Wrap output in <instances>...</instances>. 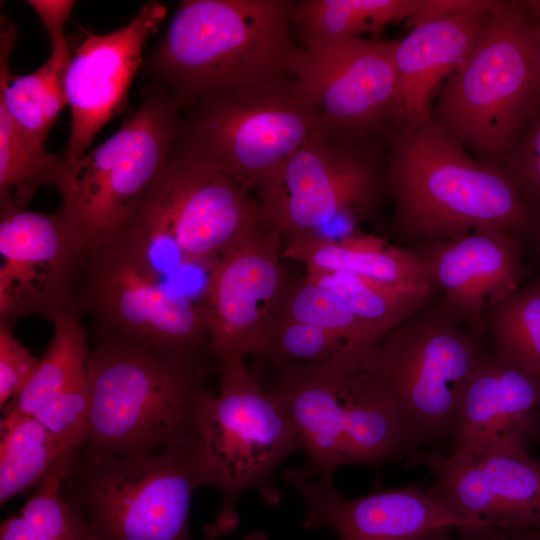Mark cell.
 Returning <instances> with one entry per match:
<instances>
[{
  "mask_svg": "<svg viewBox=\"0 0 540 540\" xmlns=\"http://www.w3.org/2000/svg\"><path fill=\"white\" fill-rule=\"evenodd\" d=\"M383 134L394 227L407 246L495 229L534 251L540 215L504 170L471 157L431 120L386 126Z\"/></svg>",
  "mask_w": 540,
  "mask_h": 540,
  "instance_id": "6da1fadb",
  "label": "cell"
},
{
  "mask_svg": "<svg viewBox=\"0 0 540 540\" xmlns=\"http://www.w3.org/2000/svg\"><path fill=\"white\" fill-rule=\"evenodd\" d=\"M296 2L185 0L143 60L180 112L219 93L292 76L301 50L291 37Z\"/></svg>",
  "mask_w": 540,
  "mask_h": 540,
  "instance_id": "7a4b0ae2",
  "label": "cell"
},
{
  "mask_svg": "<svg viewBox=\"0 0 540 540\" xmlns=\"http://www.w3.org/2000/svg\"><path fill=\"white\" fill-rule=\"evenodd\" d=\"M87 377L90 414L83 451L141 455L199 435L200 411L209 393L205 370L98 330Z\"/></svg>",
  "mask_w": 540,
  "mask_h": 540,
  "instance_id": "3957f363",
  "label": "cell"
},
{
  "mask_svg": "<svg viewBox=\"0 0 540 540\" xmlns=\"http://www.w3.org/2000/svg\"><path fill=\"white\" fill-rule=\"evenodd\" d=\"M261 373L296 429L306 477L333 479L345 465L412 463L420 453L396 407L363 370L278 363L254 374Z\"/></svg>",
  "mask_w": 540,
  "mask_h": 540,
  "instance_id": "277c9868",
  "label": "cell"
},
{
  "mask_svg": "<svg viewBox=\"0 0 540 540\" xmlns=\"http://www.w3.org/2000/svg\"><path fill=\"white\" fill-rule=\"evenodd\" d=\"M539 104L540 72L523 4L500 1L435 96L430 120L477 160L504 170Z\"/></svg>",
  "mask_w": 540,
  "mask_h": 540,
  "instance_id": "5b68a950",
  "label": "cell"
},
{
  "mask_svg": "<svg viewBox=\"0 0 540 540\" xmlns=\"http://www.w3.org/2000/svg\"><path fill=\"white\" fill-rule=\"evenodd\" d=\"M199 487H208V471L196 435L133 456L81 449L62 490L97 540H194L190 509Z\"/></svg>",
  "mask_w": 540,
  "mask_h": 540,
  "instance_id": "8992f818",
  "label": "cell"
},
{
  "mask_svg": "<svg viewBox=\"0 0 540 540\" xmlns=\"http://www.w3.org/2000/svg\"><path fill=\"white\" fill-rule=\"evenodd\" d=\"M490 351L485 334L435 297L382 339L362 369L399 412L420 453H442L461 391Z\"/></svg>",
  "mask_w": 540,
  "mask_h": 540,
  "instance_id": "52a82bcc",
  "label": "cell"
},
{
  "mask_svg": "<svg viewBox=\"0 0 540 540\" xmlns=\"http://www.w3.org/2000/svg\"><path fill=\"white\" fill-rule=\"evenodd\" d=\"M331 130L293 76L200 99L180 112L171 156L249 192L315 135Z\"/></svg>",
  "mask_w": 540,
  "mask_h": 540,
  "instance_id": "ba28073f",
  "label": "cell"
},
{
  "mask_svg": "<svg viewBox=\"0 0 540 540\" xmlns=\"http://www.w3.org/2000/svg\"><path fill=\"white\" fill-rule=\"evenodd\" d=\"M220 392L205 397L198 422L208 487L221 495L210 526L220 536L238 526L237 504L256 492L275 506L280 492L274 483L283 462L301 450L296 429L281 403L262 385L244 358L218 363Z\"/></svg>",
  "mask_w": 540,
  "mask_h": 540,
  "instance_id": "9c48e42d",
  "label": "cell"
},
{
  "mask_svg": "<svg viewBox=\"0 0 540 540\" xmlns=\"http://www.w3.org/2000/svg\"><path fill=\"white\" fill-rule=\"evenodd\" d=\"M179 121L167 90L148 82L138 108L110 138L73 162L63 161L52 187L89 256L113 237L161 173Z\"/></svg>",
  "mask_w": 540,
  "mask_h": 540,
  "instance_id": "30bf717a",
  "label": "cell"
},
{
  "mask_svg": "<svg viewBox=\"0 0 540 540\" xmlns=\"http://www.w3.org/2000/svg\"><path fill=\"white\" fill-rule=\"evenodd\" d=\"M383 156L374 137L315 135L255 187L265 220L291 236L323 234L341 218L368 215L389 193Z\"/></svg>",
  "mask_w": 540,
  "mask_h": 540,
  "instance_id": "8fae6325",
  "label": "cell"
},
{
  "mask_svg": "<svg viewBox=\"0 0 540 540\" xmlns=\"http://www.w3.org/2000/svg\"><path fill=\"white\" fill-rule=\"evenodd\" d=\"M0 320L75 310L88 248L61 210L40 213L0 198Z\"/></svg>",
  "mask_w": 540,
  "mask_h": 540,
  "instance_id": "7c38bea8",
  "label": "cell"
},
{
  "mask_svg": "<svg viewBox=\"0 0 540 540\" xmlns=\"http://www.w3.org/2000/svg\"><path fill=\"white\" fill-rule=\"evenodd\" d=\"M395 49L396 41L363 37L301 48L292 76L331 130L375 137L386 127L396 96Z\"/></svg>",
  "mask_w": 540,
  "mask_h": 540,
  "instance_id": "4fadbf2b",
  "label": "cell"
},
{
  "mask_svg": "<svg viewBox=\"0 0 540 540\" xmlns=\"http://www.w3.org/2000/svg\"><path fill=\"white\" fill-rule=\"evenodd\" d=\"M282 236L265 223L211 273L204 314L211 355L217 363L260 351L291 284L280 260Z\"/></svg>",
  "mask_w": 540,
  "mask_h": 540,
  "instance_id": "5bb4252c",
  "label": "cell"
},
{
  "mask_svg": "<svg viewBox=\"0 0 540 540\" xmlns=\"http://www.w3.org/2000/svg\"><path fill=\"white\" fill-rule=\"evenodd\" d=\"M166 13L165 5L150 1L126 26L107 34L88 33L75 49L65 77L71 112L62 155L66 162L86 154L98 132L125 110L129 87L143 63L145 43Z\"/></svg>",
  "mask_w": 540,
  "mask_h": 540,
  "instance_id": "9a60e30c",
  "label": "cell"
},
{
  "mask_svg": "<svg viewBox=\"0 0 540 540\" xmlns=\"http://www.w3.org/2000/svg\"><path fill=\"white\" fill-rule=\"evenodd\" d=\"M426 489L443 508L496 530L540 529V460L527 451L486 455L419 453Z\"/></svg>",
  "mask_w": 540,
  "mask_h": 540,
  "instance_id": "2e32d148",
  "label": "cell"
},
{
  "mask_svg": "<svg viewBox=\"0 0 540 540\" xmlns=\"http://www.w3.org/2000/svg\"><path fill=\"white\" fill-rule=\"evenodd\" d=\"M303 500V529L330 528L340 540H417L440 528L494 530L439 505L422 482L349 498L333 479L306 477L299 467L281 474Z\"/></svg>",
  "mask_w": 540,
  "mask_h": 540,
  "instance_id": "e0dca14e",
  "label": "cell"
},
{
  "mask_svg": "<svg viewBox=\"0 0 540 540\" xmlns=\"http://www.w3.org/2000/svg\"><path fill=\"white\" fill-rule=\"evenodd\" d=\"M408 247L421 261L436 296L462 323L480 331L487 310L528 276L530 251L501 230L478 229Z\"/></svg>",
  "mask_w": 540,
  "mask_h": 540,
  "instance_id": "ac0fdd59",
  "label": "cell"
},
{
  "mask_svg": "<svg viewBox=\"0 0 540 540\" xmlns=\"http://www.w3.org/2000/svg\"><path fill=\"white\" fill-rule=\"evenodd\" d=\"M540 408V376L491 351L464 385L450 455L527 451Z\"/></svg>",
  "mask_w": 540,
  "mask_h": 540,
  "instance_id": "d6986e66",
  "label": "cell"
},
{
  "mask_svg": "<svg viewBox=\"0 0 540 540\" xmlns=\"http://www.w3.org/2000/svg\"><path fill=\"white\" fill-rule=\"evenodd\" d=\"M499 3L478 0L464 10L431 13L396 41L398 84L386 126L430 121L437 89L473 48Z\"/></svg>",
  "mask_w": 540,
  "mask_h": 540,
  "instance_id": "ffe728a7",
  "label": "cell"
},
{
  "mask_svg": "<svg viewBox=\"0 0 540 540\" xmlns=\"http://www.w3.org/2000/svg\"><path fill=\"white\" fill-rule=\"evenodd\" d=\"M283 258L306 269L344 272L426 297H436L418 256L408 246L390 244L366 233L340 238L320 233L288 236Z\"/></svg>",
  "mask_w": 540,
  "mask_h": 540,
  "instance_id": "44dd1931",
  "label": "cell"
},
{
  "mask_svg": "<svg viewBox=\"0 0 540 540\" xmlns=\"http://www.w3.org/2000/svg\"><path fill=\"white\" fill-rule=\"evenodd\" d=\"M17 27L1 15L0 29V102L12 119L37 148L46 150L47 135L68 104L65 77L72 52L65 39L51 46L47 61L36 71L14 76L10 57L16 43Z\"/></svg>",
  "mask_w": 540,
  "mask_h": 540,
  "instance_id": "7402d4cb",
  "label": "cell"
},
{
  "mask_svg": "<svg viewBox=\"0 0 540 540\" xmlns=\"http://www.w3.org/2000/svg\"><path fill=\"white\" fill-rule=\"evenodd\" d=\"M423 0H303L296 3L292 26L305 49L364 33L378 35L386 26L412 19Z\"/></svg>",
  "mask_w": 540,
  "mask_h": 540,
  "instance_id": "603a6c76",
  "label": "cell"
},
{
  "mask_svg": "<svg viewBox=\"0 0 540 540\" xmlns=\"http://www.w3.org/2000/svg\"><path fill=\"white\" fill-rule=\"evenodd\" d=\"M79 452L60 454L25 504L1 522L0 540H97L82 510L62 490Z\"/></svg>",
  "mask_w": 540,
  "mask_h": 540,
  "instance_id": "cb8c5ba5",
  "label": "cell"
},
{
  "mask_svg": "<svg viewBox=\"0 0 540 540\" xmlns=\"http://www.w3.org/2000/svg\"><path fill=\"white\" fill-rule=\"evenodd\" d=\"M51 321L53 335L38 368L19 396L2 408L3 420L32 416L87 370L90 350L76 312L60 311Z\"/></svg>",
  "mask_w": 540,
  "mask_h": 540,
  "instance_id": "d4e9b609",
  "label": "cell"
},
{
  "mask_svg": "<svg viewBox=\"0 0 540 540\" xmlns=\"http://www.w3.org/2000/svg\"><path fill=\"white\" fill-rule=\"evenodd\" d=\"M483 331L490 351L540 376V272L485 313Z\"/></svg>",
  "mask_w": 540,
  "mask_h": 540,
  "instance_id": "484cf974",
  "label": "cell"
},
{
  "mask_svg": "<svg viewBox=\"0 0 540 540\" xmlns=\"http://www.w3.org/2000/svg\"><path fill=\"white\" fill-rule=\"evenodd\" d=\"M304 278L348 309L382 339L416 309L435 298L344 272L306 269Z\"/></svg>",
  "mask_w": 540,
  "mask_h": 540,
  "instance_id": "4316f807",
  "label": "cell"
},
{
  "mask_svg": "<svg viewBox=\"0 0 540 540\" xmlns=\"http://www.w3.org/2000/svg\"><path fill=\"white\" fill-rule=\"evenodd\" d=\"M0 504L35 488L60 456L44 426L33 416L1 419Z\"/></svg>",
  "mask_w": 540,
  "mask_h": 540,
  "instance_id": "83f0119b",
  "label": "cell"
},
{
  "mask_svg": "<svg viewBox=\"0 0 540 540\" xmlns=\"http://www.w3.org/2000/svg\"><path fill=\"white\" fill-rule=\"evenodd\" d=\"M281 312L344 342L362 369L382 341L363 321L304 277L290 284Z\"/></svg>",
  "mask_w": 540,
  "mask_h": 540,
  "instance_id": "f1b7e54d",
  "label": "cell"
},
{
  "mask_svg": "<svg viewBox=\"0 0 540 540\" xmlns=\"http://www.w3.org/2000/svg\"><path fill=\"white\" fill-rule=\"evenodd\" d=\"M254 357L256 372L278 363L333 364L350 371L362 369L344 342L319 328L288 317L281 308Z\"/></svg>",
  "mask_w": 540,
  "mask_h": 540,
  "instance_id": "f546056e",
  "label": "cell"
},
{
  "mask_svg": "<svg viewBox=\"0 0 540 540\" xmlns=\"http://www.w3.org/2000/svg\"><path fill=\"white\" fill-rule=\"evenodd\" d=\"M63 161L31 143L0 102V198L24 207L38 188L53 185Z\"/></svg>",
  "mask_w": 540,
  "mask_h": 540,
  "instance_id": "4dcf8cb0",
  "label": "cell"
},
{
  "mask_svg": "<svg viewBox=\"0 0 540 540\" xmlns=\"http://www.w3.org/2000/svg\"><path fill=\"white\" fill-rule=\"evenodd\" d=\"M89 414L90 395L86 370L74 383L49 400L32 416L49 432L61 454L82 448L88 429Z\"/></svg>",
  "mask_w": 540,
  "mask_h": 540,
  "instance_id": "1f68e13d",
  "label": "cell"
},
{
  "mask_svg": "<svg viewBox=\"0 0 540 540\" xmlns=\"http://www.w3.org/2000/svg\"><path fill=\"white\" fill-rule=\"evenodd\" d=\"M504 171L540 215V104L524 128Z\"/></svg>",
  "mask_w": 540,
  "mask_h": 540,
  "instance_id": "d6a6232c",
  "label": "cell"
},
{
  "mask_svg": "<svg viewBox=\"0 0 540 540\" xmlns=\"http://www.w3.org/2000/svg\"><path fill=\"white\" fill-rule=\"evenodd\" d=\"M36 357L14 335L8 321L0 320V406L14 400L36 372Z\"/></svg>",
  "mask_w": 540,
  "mask_h": 540,
  "instance_id": "836d02e7",
  "label": "cell"
},
{
  "mask_svg": "<svg viewBox=\"0 0 540 540\" xmlns=\"http://www.w3.org/2000/svg\"><path fill=\"white\" fill-rule=\"evenodd\" d=\"M28 4L34 9L42 21L53 46L66 39L65 23L71 16L75 1L70 0H29Z\"/></svg>",
  "mask_w": 540,
  "mask_h": 540,
  "instance_id": "e575fe53",
  "label": "cell"
},
{
  "mask_svg": "<svg viewBox=\"0 0 540 540\" xmlns=\"http://www.w3.org/2000/svg\"><path fill=\"white\" fill-rule=\"evenodd\" d=\"M523 7L527 18L534 59L540 72V1L525 2Z\"/></svg>",
  "mask_w": 540,
  "mask_h": 540,
  "instance_id": "d590c367",
  "label": "cell"
},
{
  "mask_svg": "<svg viewBox=\"0 0 540 540\" xmlns=\"http://www.w3.org/2000/svg\"><path fill=\"white\" fill-rule=\"evenodd\" d=\"M222 536L216 533L210 526L205 528V536L202 540H221ZM237 540H267V535L261 530L252 531Z\"/></svg>",
  "mask_w": 540,
  "mask_h": 540,
  "instance_id": "8d00e7d4",
  "label": "cell"
},
{
  "mask_svg": "<svg viewBox=\"0 0 540 540\" xmlns=\"http://www.w3.org/2000/svg\"><path fill=\"white\" fill-rule=\"evenodd\" d=\"M510 540H540V529L503 530Z\"/></svg>",
  "mask_w": 540,
  "mask_h": 540,
  "instance_id": "74e56055",
  "label": "cell"
},
{
  "mask_svg": "<svg viewBox=\"0 0 540 540\" xmlns=\"http://www.w3.org/2000/svg\"><path fill=\"white\" fill-rule=\"evenodd\" d=\"M454 528H440L433 530L422 537L418 538L417 540H462V539H456L452 536L451 530ZM489 535V534H488ZM488 538V536H487ZM487 538L485 540H487Z\"/></svg>",
  "mask_w": 540,
  "mask_h": 540,
  "instance_id": "f35d334b",
  "label": "cell"
},
{
  "mask_svg": "<svg viewBox=\"0 0 540 540\" xmlns=\"http://www.w3.org/2000/svg\"><path fill=\"white\" fill-rule=\"evenodd\" d=\"M487 540H510V538L508 537L505 531L498 529V530H492L489 533Z\"/></svg>",
  "mask_w": 540,
  "mask_h": 540,
  "instance_id": "ab89813d",
  "label": "cell"
},
{
  "mask_svg": "<svg viewBox=\"0 0 540 540\" xmlns=\"http://www.w3.org/2000/svg\"><path fill=\"white\" fill-rule=\"evenodd\" d=\"M533 439H535L540 446V408L535 418L534 429H533Z\"/></svg>",
  "mask_w": 540,
  "mask_h": 540,
  "instance_id": "60d3db41",
  "label": "cell"
},
{
  "mask_svg": "<svg viewBox=\"0 0 540 540\" xmlns=\"http://www.w3.org/2000/svg\"><path fill=\"white\" fill-rule=\"evenodd\" d=\"M532 253L535 255V261L537 264L536 271L540 272V242L538 243V245L536 246V248L534 249Z\"/></svg>",
  "mask_w": 540,
  "mask_h": 540,
  "instance_id": "b9f144b4",
  "label": "cell"
}]
</instances>
